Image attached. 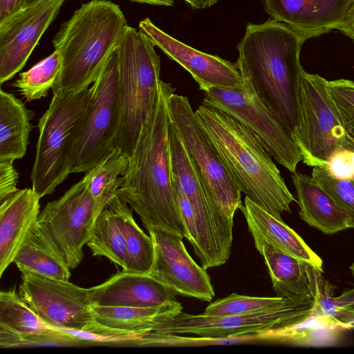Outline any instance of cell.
<instances>
[{
    "label": "cell",
    "instance_id": "cell-8",
    "mask_svg": "<svg viewBox=\"0 0 354 354\" xmlns=\"http://www.w3.org/2000/svg\"><path fill=\"white\" fill-rule=\"evenodd\" d=\"M298 125L292 134L302 161L310 167H326L340 149L354 151V140L346 131L332 102L327 80L301 71L297 90Z\"/></svg>",
    "mask_w": 354,
    "mask_h": 354
},
{
    "label": "cell",
    "instance_id": "cell-6",
    "mask_svg": "<svg viewBox=\"0 0 354 354\" xmlns=\"http://www.w3.org/2000/svg\"><path fill=\"white\" fill-rule=\"evenodd\" d=\"M154 47L143 32L128 25L115 48L120 106L115 148L128 158L158 98L161 66Z\"/></svg>",
    "mask_w": 354,
    "mask_h": 354
},
{
    "label": "cell",
    "instance_id": "cell-15",
    "mask_svg": "<svg viewBox=\"0 0 354 354\" xmlns=\"http://www.w3.org/2000/svg\"><path fill=\"white\" fill-rule=\"evenodd\" d=\"M149 233L154 245V259L149 275L176 295L211 301L215 292L209 274L188 253L183 241L184 236L158 228Z\"/></svg>",
    "mask_w": 354,
    "mask_h": 354
},
{
    "label": "cell",
    "instance_id": "cell-37",
    "mask_svg": "<svg viewBox=\"0 0 354 354\" xmlns=\"http://www.w3.org/2000/svg\"><path fill=\"white\" fill-rule=\"evenodd\" d=\"M337 320L347 329H354V288L335 297Z\"/></svg>",
    "mask_w": 354,
    "mask_h": 354
},
{
    "label": "cell",
    "instance_id": "cell-20",
    "mask_svg": "<svg viewBox=\"0 0 354 354\" xmlns=\"http://www.w3.org/2000/svg\"><path fill=\"white\" fill-rule=\"evenodd\" d=\"M252 236L255 248L264 259L277 297L292 301L315 297L322 270L262 237Z\"/></svg>",
    "mask_w": 354,
    "mask_h": 354
},
{
    "label": "cell",
    "instance_id": "cell-18",
    "mask_svg": "<svg viewBox=\"0 0 354 354\" xmlns=\"http://www.w3.org/2000/svg\"><path fill=\"white\" fill-rule=\"evenodd\" d=\"M80 343L64 329L44 322L15 290L0 292V346L29 347Z\"/></svg>",
    "mask_w": 354,
    "mask_h": 354
},
{
    "label": "cell",
    "instance_id": "cell-19",
    "mask_svg": "<svg viewBox=\"0 0 354 354\" xmlns=\"http://www.w3.org/2000/svg\"><path fill=\"white\" fill-rule=\"evenodd\" d=\"M353 0H261L272 19L307 39L337 29Z\"/></svg>",
    "mask_w": 354,
    "mask_h": 354
},
{
    "label": "cell",
    "instance_id": "cell-30",
    "mask_svg": "<svg viewBox=\"0 0 354 354\" xmlns=\"http://www.w3.org/2000/svg\"><path fill=\"white\" fill-rule=\"evenodd\" d=\"M86 245L93 256L105 257L122 270L125 268V241L115 213L109 204L97 217Z\"/></svg>",
    "mask_w": 354,
    "mask_h": 354
},
{
    "label": "cell",
    "instance_id": "cell-23",
    "mask_svg": "<svg viewBox=\"0 0 354 354\" xmlns=\"http://www.w3.org/2000/svg\"><path fill=\"white\" fill-rule=\"evenodd\" d=\"M39 196L32 188L19 189L0 202V277L13 263L40 213Z\"/></svg>",
    "mask_w": 354,
    "mask_h": 354
},
{
    "label": "cell",
    "instance_id": "cell-31",
    "mask_svg": "<svg viewBox=\"0 0 354 354\" xmlns=\"http://www.w3.org/2000/svg\"><path fill=\"white\" fill-rule=\"evenodd\" d=\"M61 69L59 53L55 50L32 68L19 73L12 83L27 101L46 97L52 88Z\"/></svg>",
    "mask_w": 354,
    "mask_h": 354
},
{
    "label": "cell",
    "instance_id": "cell-45",
    "mask_svg": "<svg viewBox=\"0 0 354 354\" xmlns=\"http://www.w3.org/2000/svg\"><path fill=\"white\" fill-rule=\"evenodd\" d=\"M353 180H354V178H353Z\"/></svg>",
    "mask_w": 354,
    "mask_h": 354
},
{
    "label": "cell",
    "instance_id": "cell-9",
    "mask_svg": "<svg viewBox=\"0 0 354 354\" xmlns=\"http://www.w3.org/2000/svg\"><path fill=\"white\" fill-rule=\"evenodd\" d=\"M323 320L331 319L319 309L315 295V297L299 301L285 299L272 308L241 315L207 316L181 311L170 321L151 332L227 338L270 330L288 329Z\"/></svg>",
    "mask_w": 354,
    "mask_h": 354
},
{
    "label": "cell",
    "instance_id": "cell-26",
    "mask_svg": "<svg viewBox=\"0 0 354 354\" xmlns=\"http://www.w3.org/2000/svg\"><path fill=\"white\" fill-rule=\"evenodd\" d=\"M13 263L19 270L68 281L71 268L50 236L37 221L30 228Z\"/></svg>",
    "mask_w": 354,
    "mask_h": 354
},
{
    "label": "cell",
    "instance_id": "cell-43",
    "mask_svg": "<svg viewBox=\"0 0 354 354\" xmlns=\"http://www.w3.org/2000/svg\"><path fill=\"white\" fill-rule=\"evenodd\" d=\"M41 1H44V0H24V7L32 5L33 3H35Z\"/></svg>",
    "mask_w": 354,
    "mask_h": 354
},
{
    "label": "cell",
    "instance_id": "cell-42",
    "mask_svg": "<svg viewBox=\"0 0 354 354\" xmlns=\"http://www.w3.org/2000/svg\"><path fill=\"white\" fill-rule=\"evenodd\" d=\"M133 2L147 3L153 6H172L174 0H129Z\"/></svg>",
    "mask_w": 354,
    "mask_h": 354
},
{
    "label": "cell",
    "instance_id": "cell-41",
    "mask_svg": "<svg viewBox=\"0 0 354 354\" xmlns=\"http://www.w3.org/2000/svg\"><path fill=\"white\" fill-rule=\"evenodd\" d=\"M192 7L197 9H205L215 5L218 0H183Z\"/></svg>",
    "mask_w": 354,
    "mask_h": 354
},
{
    "label": "cell",
    "instance_id": "cell-22",
    "mask_svg": "<svg viewBox=\"0 0 354 354\" xmlns=\"http://www.w3.org/2000/svg\"><path fill=\"white\" fill-rule=\"evenodd\" d=\"M92 311L95 324L105 335L109 330L120 343L133 344L170 321L183 311V306L178 301L153 308L93 305Z\"/></svg>",
    "mask_w": 354,
    "mask_h": 354
},
{
    "label": "cell",
    "instance_id": "cell-44",
    "mask_svg": "<svg viewBox=\"0 0 354 354\" xmlns=\"http://www.w3.org/2000/svg\"><path fill=\"white\" fill-rule=\"evenodd\" d=\"M350 270L351 272L352 275L354 276V262L350 266Z\"/></svg>",
    "mask_w": 354,
    "mask_h": 354
},
{
    "label": "cell",
    "instance_id": "cell-11",
    "mask_svg": "<svg viewBox=\"0 0 354 354\" xmlns=\"http://www.w3.org/2000/svg\"><path fill=\"white\" fill-rule=\"evenodd\" d=\"M90 100L71 174H86L115 149L120 106L118 57L109 56L90 87Z\"/></svg>",
    "mask_w": 354,
    "mask_h": 354
},
{
    "label": "cell",
    "instance_id": "cell-39",
    "mask_svg": "<svg viewBox=\"0 0 354 354\" xmlns=\"http://www.w3.org/2000/svg\"><path fill=\"white\" fill-rule=\"evenodd\" d=\"M24 0H0V21L24 7Z\"/></svg>",
    "mask_w": 354,
    "mask_h": 354
},
{
    "label": "cell",
    "instance_id": "cell-21",
    "mask_svg": "<svg viewBox=\"0 0 354 354\" xmlns=\"http://www.w3.org/2000/svg\"><path fill=\"white\" fill-rule=\"evenodd\" d=\"M93 305L153 308L178 301L176 292L149 274L122 271L90 288Z\"/></svg>",
    "mask_w": 354,
    "mask_h": 354
},
{
    "label": "cell",
    "instance_id": "cell-5",
    "mask_svg": "<svg viewBox=\"0 0 354 354\" xmlns=\"http://www.w3.org/2000/svg\"><path fill=\"white\" fill-rule=\"evenodd\" d=\"M172 179L187 239L205 269L225 263L231 254L234 223L226 221L203 183L180 136L170 129Z\"/></svg>",
    "mask_w": 354,
    "mask_h": 354
},
{
    "label": "cell",
    "instance_id": "cell-36",
    "mask_svg": "<svg viewBox=\"0 0 354 354\" xmlns=\"http://www.w3.org/2000/svg\"><path fill=\"white\" fill-rule=\"evenodd\" d=\"M326 167L335 176L342 179L354 178V151L340 149L330 158Z\"/></svg>",
    "mask_w": 354,
    "mask_h": 354
},
{
    "label": "cell",
    "instance_id": "cell-1",
    "mask_svg": "<svg viewBox=\"0 0 354 354\" xmlns=\"http://www.w3.org/2000/svg\"><path fill=\"white\" fill-rule=\"evenodd\" d=\"M175 88L160 80L156 105L142 129L117 196L148 232L158 228L187 239L174 189L168 98Z\"/></svg>",
    "mask_w": 354,
    "mask_h": 354
},
{
    "label": "cell",
    "instance_id": "cell-10",
    "mask_svg": "<svg viewBox=\"0 0 354 354\" xmlns=\"http://www.w3.org/2000/svg\"><path fill=\"white\" fill-rule=\"evenodd\" d=\"M167 104L171 125L203 183L223 217L234 223V214L243 205L241 192L197 121L188 97L174 93Z\"/></svg>",
    "mask_w": 354,
    "mask_h": 354
},
{
    "label": "cell",
    "instance_id": "cell-40",
    "mask_svg": "<svg viewBox=\"0 0 354 354\" xmlns=\"http://www.w3.org/2000/svg\"><path fill=\"white\" fill-rule=\"evenodd\" d=\"M337 30L354 40V0L350 6L346 16Z\"/></svg>",
    "mask_w": 354,
    "mask_h": 354
},
{
    "label": "cell",
    "instance_id": "cell-32",
    "mask_svg": "<svg viewBox=\"0 0 354 354\" xmlns=\"http://www.w3.org/2000/svg\"><path fill=\"white\" fill-rule=\"evenodd\" d=\"M260 342L259 333H251L227 338L183 337L174 333L149 332L135 339L133 344L139 346H198L227 345Z\"/></svg>",
    "mask_w": 354,
    "mask_h": 354
},
{
    "label": "cell",
    "instance_id": "cell-35",
    "mask_svg": "<svg viewBox=\"0 0 354 354\" xmlns=\"http://www.w3.org/2000/svg\"><path fill=\"white\" fill-rule=\"evenodd\" d=\"M327 90L346 131L354 140V82L327 80Z\"/></svg>",
    "mask_w": 354,
    "mask_h": 354
},
{
    "label": "cell",
    "instance_id": "cell-27",
    "mask_svg": "<svg viewBox=\"0 0 354 354\" xmlns=\"http://www.w3.org/2000/svg\"><path fill=\"white\" fill-rule=\"evenodd\" d=\"M34 115L21 100L0 89V160L24 158Z\"/></svg>",
    "mask_w": 354,
    "mask_h": 354
},
{
    "label": "cell",
    "instance_id": "cell-29",
    "mask_svg": "<svg viewBox=\"0 0 354 354\" xmlns=\"http://www.w3.org/2000/svg\"><path fill=\"white\" fill-rule=\"evenodd\" d=\"M129 164V158L116 147L107 158L85 174L90 192L100 212L117 196Z\"/></svg>",
    "mask_w": 354,
    "mask_h": 354
},
{
    "label": "cell",
    "instance_id": "cell-2",
    "mask_svg": "<svg viewBox=\"0 0 354 354\" xmlns=\"http://www.w3.org/2000/svg\"><path fill=\"white\" fill-rule=\"evenodd\" d=\"M307 39L286 24L270 18L246 25L236 48L243 81L293 134L298 125L297 90L303 68L300 52Z\"/></svg>",
    "mask_w": 354,
    "mask_h": 354
},
{
    "label": "cell",
    "instance_id": "cell-12",
    "mask_svg": "<svg viewBox=\"0 0 354 354\" xmlns=\"http://www.w3.org/2000/svg\"><path fill=\"white\" fill-rule=\"evenodd\" d=\"M236 88L212 87L202 104L226 112L248 127L261 140L270 156L292 174L302 160L292 133L262 102L245 82Z\"/></svg>",
    "mask_w": 354,
    "mask_h": 354
},
{
    "label": "cell",
    "instance_id": "cell-3",
    "mask_svg": "<svg viewBox=\"0 0 354 354\" xmlns=\"http://www.w3.org/2000/svg\"><path fill=\"white\" fill-rule=\"evenodd\" d=\"M194 112L240 191L277 218L290 212L297 200L259 137L218 109L201 104Z\"/></svg>",
    "mask_w": 354,
    "mask_h": 354
},
{
    "label": "cell",
    "instance_id": "cell-24",
    "mask_svg": "<svg viewBox=\"0 0 354 354\" xmlns=\"http://www.w3.org/2000/svg\"><path fill=\"white\" fill-rule=\"evenodd\" d=\"M299 206L300 218L324 234L352 228L348 214L318 185L311 176L294 172L292 176Z\"/></svg>",
    "mask_w": 354,
    "mask_h": 354
},
{
    "label": "cell",
    "instance_id": "cell-16",
    "mask_svg": "<svg viewBox=\"0 0 354 354\" xmlns=\"http://www.w3.org/2000/svg\"><path fill=\"white\" fill-rule=\"evenodd\" d=\"M65 0H44L24 7L0 21V84L25 66Z\"/></svg>",
    "mask_w": 354,
    "mask_h": 354
},
{
    "label": "cell",
    "instance_id": "cell-25",
    "mask_svg": "<svg viewBox=\"0 0 354 354\" xmlns=\"http://www.w3.org/2000/svg\"><path fill=\"white\" fill-rule=\"evenodd\" d=\"M239 209L252 235L262 237L277 248L323 271L322 259L282 219L277 218L246 196Z\"/></svg>",
    "mask_w": 354,
    "mask_h": 354
},
{
    "label": "cell",
    "instance_id": "cell-28",
    "mask_svg": "<svg viewBox=\"0 0 354 354\" xmlns=\"http://www.w3.org/2000/svg\"><path fill=\"white\" fill-rule=\"evenodd\" d=\"M109 205L115 213L125 241L127 260L126 267L122 271L149 274L154 259L151 236H147L137 225L131 209L118 196Z\"/></svg>",
    "mask_w": 354,
    "mask_h": 354
},
{
    "label": "cell",
    "instance_id": "cell-38",
    "mask_svg": "<svg viewBox=\"0 0 354 354\" xmlns=\"http://www.w3.org/2000/svg\"><path fill=\"white\" fill-rule=\"evenodd\" d=\"M12 160H0V202L19 189L17 187L19 175Z\"/></svg>",
    "mask_w": 354,
    "mask_h": 354
},
{
    "label": "cell",
    "instance_id": "cell-33",
    "mask_svg": "<svg viewBox=\"0 0 354 354\" xmlns=\"http://www.w3.org/2000/svg\"><path fill=\"white\" fill-rule=\"evenodd\" d=\"M284 300L285 298L280 297H251L232 293L211 303L206 307L203 315L223 316L249 313L272 308Z\"/></svg>",
    "mask_w": 354,
    "mask_h": 354
},
{
    "label": "cell",
    "instance_id": "cell-7",
    "mask_svg": "<svg viewBox=\"0 0 354 354\" xmlns=\"http://www.w3.org/2000/svg\"><path fill=\"white\" fill-rule=\"evenodd\" d=\"M90 93V87L73 93H53L48 109L38 122L30 180L40 198L53 193L71 174Z\"/></svg>",
    "mask_w": 354,
    "mask_h": 354
},
{
    "label": "cell",
    "instance_id": "cell-17",
    "mask_svg": "<svg viewBox=\"0 0 354 354\" xmlns=\"http://www.w3.org/2000/svg\"><path fill=\"white\" fill-rule=\"evenodd\" d=\"M143 32L169 58L187 71L206 92L212 87L236 88L244 81L236 63L198 50L170 36L158 28L149 18L138 24Z\"/></svg>",
    "mask_w": 354,
    "mask_h": 354
},
{
    "label": "cell",
    "instance_id": "cell-14",
    "mask_svg": "<svg viewBox=\"0 0 354 354\" xmlns=\"http://www.w3.org/2000/svg\"><path fill=\"white\" fill-rule=\"evenodd\" d=\"M100 213L84 176L62 196L48 202L39 213L38 223L50 236L71 269L82 262L83 248Z\"/></svg>",
    "mask_w": 354,
    "mask_h": 354
},
{
    "label": "cell",
    "instance_id": "cell-34",
    "mask_svg": "<svg viewBox=\"0 0 354 354\" xmlns=\"http://www.w3.org/2000/svg\"><path fill=\"white\" fill-rule=\"evenodd\" d=\"M311 177L348 214L354 228V180L339 178L326 167H314Z\"/></svg>",
    "mask_w": 354,
    "mask_h": 354
},
{
    "label": "cell",
    "instance_id": "cell-13",
    "mask_svg": "<svg viewBox=\"0 0 354 354\" xmlns=\"http://www.w3.org/2000/svg\"><path fill=\"white\" fill-rule=\"evenodd\" d=\"M18 294L48 326L95 333L90 288L22 272Z\"/></svg>",
    "mask_w": 354,
    "mask_h": 354
},
{
    "label": "cell",
    "instance_id": "cell-4",
    "mask_svg": "<svg viewBox=\"0 0 354 354\" xmlns=\"http://www.w3.org/2000/svg\"><path fill=\"white\" fill-rule=\"evenodd\" d=\"M127 26L120 6L109 0H91L75 10L53 39L61 57L53 93H73L89 87Z\"/></svg>",
    "mask_w": 354,
    "mask_h": 354
}]
</instances>
